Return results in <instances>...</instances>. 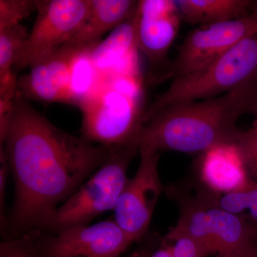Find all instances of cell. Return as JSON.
I'll return each instance as SVG.
<instances>
[{"label":"cell","instance_id":"cb8c5ba5","mask_svg":"<svg viewBox=\"0 0 257 257\" xmlns=\"http://www.w3.org/2000/svg\"><path fill=\"white\" fill-rule=\"evenodd\" d=\"M9 166L4 150L1 147L0 152V214H1L2 229L6 223L7 215L5 214V194H6V182L9 172Z\"/></svg>","mask_w":257,"mask_h":257},{"label":"cell","instance_id":"3957f363","mask_svg":"<svg viewBox=\"0 0 257 257\" xmlns=\"http://www.w3.org/2000/svg\"><path fill=\"white\" fill-rule=\"evenodd\" d=\"M236 90L257 97V32L230 49L207 69L173 80L144 110L143 124L169 106Z\"/></svg>","mask_w":257,"mask_h":257},{"label":"cell","instance_id":"ffe728a7","mask_svg":"<svg viewBox=\"0 0 257 257\" xmlns=\"http://www.w3.org/2000/svg\"><path fill=\"white\" fill-rule=\"evenodd\" d=\"M249 181L257 183V123L242 131L234 145Z\"/></svg>","mask_w":257,"mask_h":257},{"label":"cell","instance_id":"4fadbf2b","mask_svg":"<svg viewBox=\"0 0 257 257\" xmlns=\"http://www.w3.org/2000/svg\"><path fill=\"white\" fill-rule=\"evenodd\" d=\"M138 50L137 10L131 18L94 47L93 63L102 79L116 75L135 76Z\"/></svg>","mask_w":257,"mask_h":257},{"label":"cell","instance_id":"277c9868","mask_svg":"<svg viewBox=\"0 0 257 257\" xmlns=\"http://www.w3.org/2000/svg\"><path fill=\"white\" fill-rule=\"evenodd\" d=\"M135 77H105L81 102L83 138L109 147L135 143L144 126L141 87Z\"/></svg>","mask_w":257,"mask_h":257},{"label":"cell","instance_id":"7a4b0ae2","mask_svg":"<svg viewBox=\"0 0 257 257\" xmlns=\"http://www.w3.org/2000/svg\"><path fill=\"white\" fill-rule=\"evenodd\" d=\"M256 107V96L241 90L169 106L144 125L135 143L139 150L204 155L234 145L243 131L237 120Z\"/></svg>","mask_w":257,"mask_h":257},{"label":"cell","instance_id":"ac0fdd59","mask_svg":"<svg viewBox=\"0 0 257 257\" xmlns=\"http://www.w3.org/2000/svg\"><path fill=\"white\" fill-rule=\"evenodd\" d=\"M213 200L223 210L242 216L257 229V183L251 182L242 188L224 194L212 192Z\"/></svg>","mask_w":257,"mask_h":257},{"label":"cell","instance_id":"9c48e42d","mask_svg":"<svg viewBox=\"0 0 257 257\" xmlns=\"http://www.w3.org/2000/svg\"><path fill=\"white\" fill-rule=\"evenodd\" d=\"M133 243L115 221L42 231L36 240L42 257H121Z\"/></svg>","mask_w":257,"mask_h":257},{"label":"cell","instance_id":"7402d4cb","mask_svg":"<svg viewBox=\"0 0 257 257\" xmlns=\"http://www.w3.org/2000/svg\"><path fill=\"white\" fill-rule=\"evenodd\" d=\"M41 232L34 229L14 239L3 240L0 244V257H42L36 245Z\"/></svg>","mask_w":257,"mask_h":257},{"label":"cell","instance_id":"8992f818","mask_svg":"<svg viewBox=\"0 0 257 257\" xmlns=\"http://www.w3.org/2000/svg\"><path fill=\"white\" fill-rule=\"evenodd\" d=\"M257 32V0L246 16L194 29L187 34L165 79L173 80L207 69L227 51Z\"/></svg>","mask_w":257,"mask_h":257},{"label":"cell","instance_id":"52a82bcc","mask_svg":"<svg viewBox=\"0 0 257 257\" xmlns=\"http://www.w3.org/2000/svg\"><path fill=\"white\" fill-rule=\"evenodd\" d=\"M89 11V0H38L36 21L17 72L68 44L82 28Z\"/></svg>","mask_w":257,"mask_h":257},{"label":"cell","instance_id":"d4e9b609","mask_svg":"<svg viewBox=\"0 0 257 257\" xmlns=\"http://www.w3.org/2000/svg\"><path fill=\"white\" fill-rule=\"evenodd\" d=\"M148 257H173L172 246L165 239L158 248L151 253H149Z\"/></svg>","mask_w":257,"mask_h":257},{"label":"cell","instance_id":"9a60e30c","mask_svg":"<svg viewBox=\"0 0 257 257\" xmlns=\"http://www.w3.org/2000/svg\"><path fill=\"white\" fill-rule=\"evenodd\" d=\"M139 2L89 0V11L85 22L67 45L81 49L96 46L106 32L113 31L135 14Z\"/></svg>","mask_w":257,"mask_h":257},{"label":"cell","instance_id":"4316f807","mask_svg":"<svg viewBox=\"0 0 257 257\" xmlns=\"http://www.w3.org/2000/svg\"><path fill=\"white\" fill-rule=\"evenodd\" d=\"M246 257H257V247Z\"/></svg>","mask_w":257,"mask_h":257},{"label":"cell","instance_id":"5bb4252c","mask_svg":"<svg viewBox=\"0 0 257 257\" xmlns=\"http://www.w3.org/2000/svg\"><path fill=\"white\" fill-rule=\"evenodd\" d=\"M200 156L198 182L211 192L226 194L250 182L234 145L218 147Z\"/></svg>","mask_w":257,"mask_h":257},{"label":"cell","instance_id":"44dd1931","mask_svg":"<svg viewBox=\"0 0 257 257\" xmlns=\"http://www.w3.org/2000/svg\"><path fill=\"white\" fill-rule=\"evenodd\" d=\"M38 0H0V31L14 28L37 8Z\"/></svg>","mask_w":257,"mask_h":257},{"label":"cell","instance_id":"30bf717a","mask_svg":"<svg viewBox=\"0 0 257 257\" xmlns=\"http://www.w3.org/2000/svg\"><path fill=\"white\" fill-rule=\"evenodd\" d=\"M82 49L65 45L30 67L18 79V90L25 98L76 105L71 87L72 62Z\"/></svg>","mask_w":257,"mask_h":257},{"label":"cell","instance_id":"484cf974","mask_svg":"<svg viewBox=\"0 0 257 257\" xmlns=\"http://www.w3.org/2000/svg\"><path fill=\"white\" fill-rule=\"evenodd\" d=\"M149 253L143 252V251H140V252H135L132 253L130 256L125 257H148Z\"/></svg>","mask_w":257,"mask_h":257},{"label":"cell","instance_id":"d6986e66","mask_svg":"<svg viewBox=\"0 0 257 257\" xmlns=\"http://www.w3.org/2000/svg\"><path fill=\"white\" fill-rule=\"evenodd\" d=\"M29 33L22 25L0 31V80L16 75Z\"/></svg>","mask_w":257,"mask_h":257},{"label":"cell","instance_id":"603a6c76","mask_svg":"<svg viewBox=\"0 0 257 257\" xmlns=\"http://www.w3.org/2000/svg\"><path fill=\"white\" fill-rule=\"evenodd\" d=\"M164 239L172 248L173 257H208L209 251L188 234L174 226Z\"/></svg>","mask_w":257,"mask_h":257},{"label":"cell","instance_id":"2e32d148","mask_svg":"<svg viewBox=\"0 0 257 257\" xmlns=\"http://www.w3.org/2000/svg\"><path fill=\"white\" fill-rule=\"evenodd\" d=\"M181 20L192 25H214L243 18L251 13L253 0H176Z\"/></svg>","mask_w":257,"mask_h":257},{"label":"cell","instance_id":"7c38bea8","mask_svg":"<svg viewBox=\"0 0 257 257\" xmlns=\"http://www.w3.org/2000/svg\"><path fill=\"white\" fill-rule=\"evenodd\" d=\"M194 187L207 214L216 245V257H246L249 254L257 247V229L242 216L218 207L209 189L199 183Z\"/></svg>","mask_w":257,"mask_h":257},{"label":"cell","instance_id":"ba28073f","mask_svg":"<svg viewBox=\"0 0 257 257\" xmlns=\"http://www.w3.org/2000/svg\"><path fill=\"white\" fill-rule=\"evenodd\" d=\"M140 161L128 179L114 211V221L133 242L145 236L163 187L159 175V152L140 149Z\"/></svg>","mask_w":257,"mask_h":257},{"label":"cell","instance_id":"5b68a950","mask_svg":"<svg viewBox=\"0 0 257 257\" xmlns=\"http://www.w3.org/2000/svg\"><path fill=\"white\" fill-rule=\"evenodd\" d=\"M138 152L135 143L113 146L106 162L54 211L40 231L55 233L86 226L102 213L114 210L128 180V165Z\"/></svg>","mask_w":257,"mask_h":257},{"label":"cell","instance_id":"83f0119b","mask_svg":"<svg viewBox=\"0 0 257 257\" xmlns=\"http://www.w3.org/2000/svg\"><path fill=\"white\" fill-rule=\"evenodd\" d=\"M253 114V116H255L254 121L257 123V107L254 109V110H253L252 114Z\"/></svg>","mask_w":257,"mask_h":257},{"label":"cell","instance_id":"6da1fadb","mask_svg":"<svg viewBox=\"0 0 257 257\" xmlns=\"http://www.w3.org/2000/svg\"><path fill=\"white\" fill-rule=\"evenodd\" d=\"M0 139L15 183L3 240L41 230L60 203L99 170L112 151V147L94 145L57 127L18 90Z\"/></svg>","mask_w":257,"mask_h":257},{"label":"cell","instance_id":"8fae6325","mask_svg":"<svg viewBox=\"0 0 257 257\" xmlns=\"http://www.w3.org/2000/svg\"><path fill=\"white\" fill-rule=\"evenodd\" d=\"M181 18L174 0H142L138 9V50L154 68L166 66Z\"/></svg>","mask_w":257,"mask_h":257},{"label":"cell","instance_id":"e0dca14e","mask_svg":"<svg viewBox=\"0 0 257 257\" xmlns=\"http://www.w3.org/2000/svg\"><path fill=\"white\" fill-rule=\"evenodd\" d=\"M93 49L79 50L72 62L71 87L77 106L95 92L103 80L93 63Z\"/></svg>","mask_w":257,"mask_h":257}]
</instances>
